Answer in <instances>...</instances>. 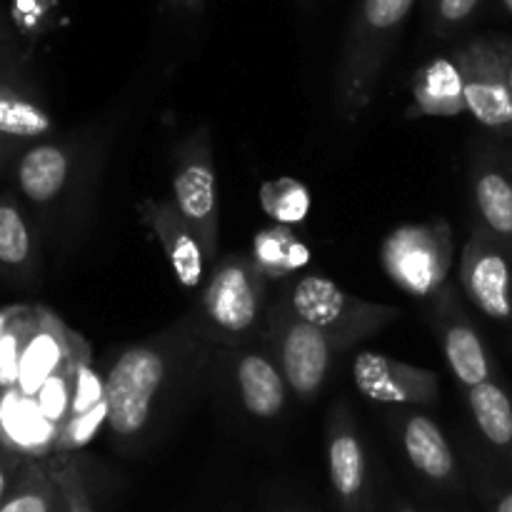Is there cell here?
Listing matches in <instances>:
<instances>
[{"mask_svg": "<svg viewBox=\"0 0 512 512\" xmlns=\"http://www.w3.org/2000/svg\"><path fill=\"white\" fill-rule=\"evenodd\" d=\"M53 130V118L28 95L0 83V148L40 140Z\"/></svg>", "mask_w": 512, "mask_h": 512, "instance_id": "cell-20", "label": "cell"}, {"mask_svg": "<svg viewBox=\"0 0 512 512\" xmlns=\"http://www.w3.org/2000/svg\"><path fill=\"white\" fill-rule=\"evenodd\" d=\"M0 40H3V33H0Z\"/></svg>", "mask_w": 512, "mask_h": 512, "instance_id": "cell-32", "label": "cell"}, {"mask_svg": "<svg viewBox=\"0 0 512 512\" xmlns=\"http://www.w3.org/2000/svg\"><path fill=\"white\" fill-rule=\"evenodd\" d=\"M400 443H403L410 468L420 478L448 493H463L465 478L453 445L448 443L443 428L430 415L418 413V410L405 413L400 423Z\"/></svg>", "mask_w": 512, "mask_h": 512, "instance_id": "cell-15", "label": "cell"}, {"mask_svg": "<svg viewBox=\"0 0 512 512\" xmlns=\"http://www.w3.org/2000/svg\"><path fill=\"white\" fill-rule=\"evenodd\" d=\"M483 5L485 0H430V25L440 38H453L473 23Z\"/></svg>", "mask_w": 512, "mask_h": 512, "instance_id": "cell-24", "label": "cell"}, {"mask_svg": "<svg viewBox=\"0 0 512 512\" xmlns=\"http://www.w3.org/2000/svg\"><path fill=\"white\" fill-rule=\"evenodd\" d=\"M418 0H360L345 38L335 80V105L345 123H355L373 100L375 83L395 50L405 20Z\"/></svg>", "mask_w": 512, "mask_h": 512, "instance_id": "cell-2", "label": "cell"}, {"mask_svg": "<svg viewBox=\"0 0 512 512\" xmlns=\"http://www.w3.org/2000/svg\"><path fill=\"white\" fill-rule=\"evenodd\" d=\"M233 378L240 403L250 418L275 420L283 415L290 388L275 355L260 348H240L235 353Z\"/></svg>", "mask_w": 512, "mask_h": 512, "instance_id": "cell-16", "label": "cell"}, {"mask_svg": "<svg viewBox=\"0 0 512 512\" xmlns=\"http://www.w3.org/2000/svg\"><path fill=\"white\" fill-rule=\"evenodd\" d=\"M283 303L298 318L308 320L315 328L345 340L348 345L370 338L400 318V310L393 305L368 303L363 298H355L323 275L300 278L288 290Z\"/></svg>", "mask_w": 512, "mask_h": 512, "instance_id": "cell-6", "label": "cell"}, {"mask_svg": "<svg viewBox=\"0 0 512 512\" xmlns=\"http://www.w3.org/2000/svg\"><path fill=\"white\" fill-rule=\"evenodd\" d=\"M23 463H25V455L18 453L15 448H10V445L0 438V505H3V500L8 498L10 488H13Z\"/></svg>", "mask_w": 512, "mask_h": 512, "instance_id": "cell-26", "label": "cell"}, {"mask_svg": "<svg viewBox=\"0 0 512 512\" xmlns=\"http://www.w3.org/2000/svg\"><path fill=\"white\" fill-rule=\"evenodd\" d=\"M18 188L30 203H53L70 178V155L58 143H38L25 150L18 160Z\"/></svg>", "mask_w": 512, "mask_h": 512, "instance_id": "cell-18", "label": "cell"}, {"mask_svg": "<svg viewBox=\"0 0 512 512\" xmlns=\"http://www.w3.org/2000/svg\"><path fill=\"white\" fill-rule=\"evenodd\" d=\"M435 315H438L440 345H443L445 363L465 390L473 385L495 378V365L488 348L480 338L478 328L460 305L453 285H445L435 295Z\"/></svg>", "mask_w": 512, "mask_h": 512, "instance_id": "cell-12", "label": "cell"}, {"mask_svg": "<svg viewBox=\"0 0 512 512\" xmlns=\"http://www.w3.org/2000/svg\"><path fill=\"white\" fill-rule=\"evenodd\" d=\"M33 258V235L13 198H0V265L23 270Z\"/></svg>", "mask_w": 512, "mask_h": 512, "instance_id": "cell-22", "label": "cell"}, {"mask_svg": "<svg viewBox=\"0 0 512 512\" xmlns=\"http://www.w3.org/2000/svg\"><path fill=\"white\" fill-rule=\"evenodd\" d=\"M50 468V473L58 480L60 490L65 495V503H68V512H95L93 500H90L88 488H85L83 473H80L78 460L70 453L53 455L50 460H45Z\"/></svg>", "mask_w": 512, "mask_h": 512, "instance_id": "cell-23", "label": "cell"}, {"mask_svg": "<svg viewBox=\"0 0 512 512\" xmlns=\"http://www.w3.org/2000/svg\"><path fill=\"white\" fill-rule=\"evenodd\" d=\"M478 225L512 253V148L488 145L470 170Z\"/></svg>", "mask_w": 512, "mask_h": 512, "instance_id": "cell-13", "label": "cell"}, {"mask_svg": "<svg viewBox=\"0 0 512 512\" xmlns=\"http://www.w3.org/2000/svg\"><path fill=\"white\" fill-rule=\"evenodd\" d=\"M265 338L288 380L290 393L298 395L300 400L315 398L323 390L333 370L335 355L350 348L345 340L298 318L283 300L268 310Z\"/></svg>", "mask_w": 512, "mask_h": 512, "instance_id": "cell-4", "label": "cell"}, {"mask_svg": "<svg viewBox=\"0 0 512 512\" xmlns=\"http://www.w3.org/2000/svg\"><path fill=\"white\" fill-rule=\"evenodd\" d=\"M138 215L143 220L145 228L158 238L163 245L168 263L173 268L175 280L183 285L185 290H200L205 278V258L203 243H200L198 233L188 225V220L178 213L175 203L168 200H153L145 198L138 203Z\"/></svg>", "mask_w": 512, "mask_h": 512, "instance_id": "cell-14", "label": "cell"}, {"mask_svg": "<svg viewBox=\"0 0 512 512\" xmlns=\"http://www.w3.org/2000/svg\"><path fill=\"white\" fill-rule=\"evenodd\" d=\"M458 280L475 310L495 323L512 325V253L480 225L463 245Z\"/></svg>", "mask_w": 512, "mask_h": 512, "instance_id": "cell-9", "label": "cell"}, {"mask_svg": "<svg viewBox=\"0 0 512 512\" xmlns=\"http://www.w3.org/2000/svg\"><path fill=\"white\" fill-rule=\"evenodd\" d=\"M463 85L465 113L498 138H512V98L495 35H475L453 53Z\"/></svg>", "mask_w": 512, "mask_h": 512, "instance_id": "cell-8", "label": "cell"}, {"mask_svg": "<svg viewBox=\"0 0 512 512\" xmlns=\"http://www.w3.org/2000/svg\"><path fill=\"white\" fill-rule=\"evenodd\" d=\"M478 495L488 512H512V475L493 463L480 473Z\"/></svg>", "mask_w": 512, "mask_h": 512, "instance_id": "cell-25", "label": "cell"}, {"mask_svg": "<svg viewBox=\"0 0 512 512\" xmlns=\"http://www.w3.org/2000/svg\"><path fill=\"white\" fill-rule=\"evenodd\" d=\"M353 383L363 398L383 405H435L440 380L433 370L395 360L383 353H358L353 360Z\"/></svg>", "mask_w": 512, "mask_h": 512, "instance_id": "cell-11", "label": "cell"}, {"mask_svg": "<svg viewBox=\"0 0 512 512\" xmlns=\"http://www.w3.org/2000/svg\"><path fill=\"white\" fill-rule=\"evenodd\" d=\"M173 203L198 233L208 265L218 263V175L205 128L188 135L175 150Z\"/></svg>", "mask_w": 512, "mask_h": 512, "instance_id": "cell-7", "label": "cell"}, {"mask_svg": "<svg viewBox=\"0 0 512 512\" xmlns=\"http://www.w3.org/2000/svg\"><path fill=\"white\" fill-rule=\"evenodd\" d=\"M380 263L400 290L415 298H435L448 285L455 263L448 223L435 220L393 230L380 250Z\"/></svg>", "mask_w": 512, "mask_h": 512, "instance_id": "cell-5", "label": "cell"}, {"mask_svg": "<svg viewBox=\"0 0 512 512\" xmlns=\"http://www.w3.org/2000/svg\"><path fill=\"white\" fill-rule=\"evenodd\" d=\"M328 478L343 512H373L368 455L348 403L335 405L328 418Z\"/></svg>", "mask_w": 512, "mask_h": 512, "instance_id": "cell-10", "label": "cell"}, {"mask_svg": "<svg viewBox=\"0 0 512 512\" xmlns=\"http://www.w3.org/2000/svg\"><path fill=\"white\" fill-rule=\"evenodd\" d=\"M470 418L498 468L512 475V395L498 378L465 390Z\"/></svg>", "mask_w": 512, "mask_h": 512, "instance_id": "cell-17", "label": "cell"}, {"mask_svg": "<svg viewBox=\"0 0 512 512\" xmlns=\"http://www.w3.org/2000/svg\"><path fill=\"white\" fill-rule=\"evenodd\" d=\"M283 512H300V510H283Z\"/></svg>", "mask_w": 512, "mask_h": 512, "instance_id": "cell-31", "label": "cell"}, {"mask_svg": "<svg viewBox=\"0 0 512 512\" xmlns=\"http://www.w3.org/2000/svg\"><path fill=\"white\" fill-rule=\"evenodd\" d=\"M168 8L178 10V13H190V15H198L203 10L205 0H163Z\"/></svg>", "mask_w": 512, "mask_h": 512, "instance_id": "cell-28", "label": "cell"}, {"mask_svg": "<svg viewBox=\"0 0 512 512\" xmlns=\"http://www.w3.org/2000/svg\"><path fill=\"white\" fill-rule=\"evenodd\" d=\"M390 512H420V510L410 508V505H405V503H393L390 505Z\"/></svg>", "mask_w": 512, "mask_h": 512, "instance_id": "cell-29", "label": "cell"}, {"mask_svg": "<svg viewBox=\"0 0 512 512\" xmlns=\"http://www.w3.org/2000/svg\"><path fill=\"white\" fill-rule=\"evenodd\" d=\"M498 5L512 18V0H498Z\"/></svg>", "mask_w": 512, "mask_h": 512, "instance_id": "cell-30", "label": "cell"}, {"mask_svg": "<svg viewBox=\"0 0 512 512\" xmlns=\"http://www.w3.org/2000/svg\"><path fill=\"white\" fill-rule=\"evenodd\" d=\"M415 100H418L423 113H463V85H460V70L455 58L435 60L420 73V80L415 83Z\"/></svg>", "mask_w": 512, "mask_h": 512, "instance_id": "cell-21", "label": "cell"}, {"mask_svg": "<svg viewBox=\"0 0 512 512\" xmlns=\"http://www.w3.org/2000/svg\"><path fill=\"white\" fill-rule=\"evenodd\" d=\"M203 335L175 325L145 343L130 345L113 360L103 380L105 425L113 440L135 445L178 398L180 385L205 360Z\"/></svg>", "mask_w": 512, "mask_h": 512, "instance_id": "cell-1", "label": "cell"}, {"mask_svg": "<svg viewBox=\"0 0 512 512\" xmlns=\"http://www.w3.org/2000/svg\"><path fill=\"white\" fill-rule=\"evenodd\" d=\"M495 43H498L500 55H503L505 75H508V88L512 98V35H495Z\"/></svg>", "mask_w": 512, "mask_h": 512, "instance_id": "cell-27", "label": "cell"}, {"mask_svg": "<svg viewBox=\"0 0 512 512\" xmlns=\"http://www.w3.org/2000/svg\"><path fill=\"white\" fill-rule=\"evenodd\" d=\"M265 270L245 255L218 260L198 290V335L223 348H245L265 333L268 285Z\"/></svg>", "mask_w": 512, "mask_h": 512, "instance_id": "cell-3", "label": "cell"}, {"mask_svg": "<svg viewBox=\"0 0 512 512\" xmlns=\"http://www.w3.org/2000/svg\"><path fill=\"white\" fill-rule=\"evenodd\" d=\"M0 512H68L63 490L45 460L25 458Z\"/></svg>", "mask_w": 512, "mask_h": 512, "instance_id": "cell-19", "label": "cell"}]
</instances>
